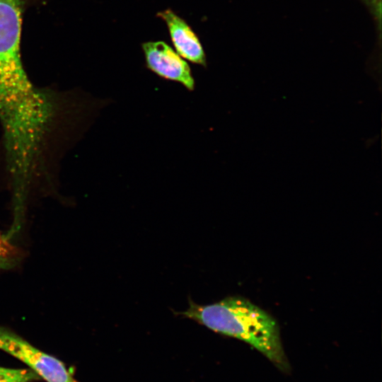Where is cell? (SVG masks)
Masks as SVG:
<instances>
[{"label":"cell","instance_id":"obj_7","mask_svg":"<svg viewBox=\"0 0 382 382\" xmlns=\"http://www.w3.org/2000/svg\"><path fill=\"white\" fill-rule=\"evenodd\" d=\"M370 11L376 27L378 32V40L381 42V0H361Z\"/></svg>","mask_w":382,"mask_h":382},{"label":"cell","instance_id":"obj_2","mask_svg":"<svg viewBox=\"0 0 382 382\" xmlns=\"http://www.w3.org/2000/svg\"><path fill=\"white\" fill-rule=\"evenodd\" d=\"M0 349L25 364L46 382H78L63 361L36 348L11 330L1 325Z\"/></svg>","mask_w":382,"mask_h":382},{"label":"cell","instance_id":"obj_3","mask_svg":"<svg viewBox=\"0 0 382 382\" xmlns=\"http://www.w3.org/2000/svg\"><path fill=\"white\" fill-rule=\"evenodd\" d=\"M141 47L149 70L164 79L182 84L189 91L195 89L190 66L168 45L156 41L144 42Z\"/></svg>","mask_w":382,"mask_h":382},{"label":"cell","instance_id":"obj_4","mask_svg":"<svg viewBox=\"0 0 382 382\" xmlns=\"http://www.w3.org/2000/svg\"><path fill=\"white\" fill-rule=\"evenodd\" d=\"M157 16L166 22L178 54L192 63L206 66L202 44L186 21L170 9L159 12Z\"/></svg>","mask_w":382,"mask_h":382},{"label":"cell","instance_id":"obj_6","mask_svg":"<svg viewBox=\"0 0 382 382\" xmlns=\"http://www.w3.org/2000/svg\"><path fill=\"white\" fill-rule=\"evenodd\" d=\"M41 379L28 369H11L0 366V382H34Z\"/></svg>","mask_w":382,"mask_h":382},{"label":"cell","instance_id":"obj_5","mask_svg":"<svg viewBox=\"0 0 382 382\" xmlns=\"http://www.w3.org/2000/svg\"><path fill=\"white\" fill-rule=\"evenodd\" d=\"M21 250L11 243L6 233L0 232V270H10L18 265L22 258Z\"/></svg>","mask_w":382,"mask_h":382},{"label":"cell","instance_id":"obj_1","mask_svg":"<svg viewBox=\"0 0 382 382\" xmlns=\"http://www.w3.org/2000/svg\"><path fill=\"white\" fill-rule=\"evenodd\" d=\"M180 314L216 332L243 340L279 369L288 368L275 320L248 300L228 296L207 305L190 301L188 308Z\"/></svg>","mask_w":382,"mask_h":382}]
</instances>
